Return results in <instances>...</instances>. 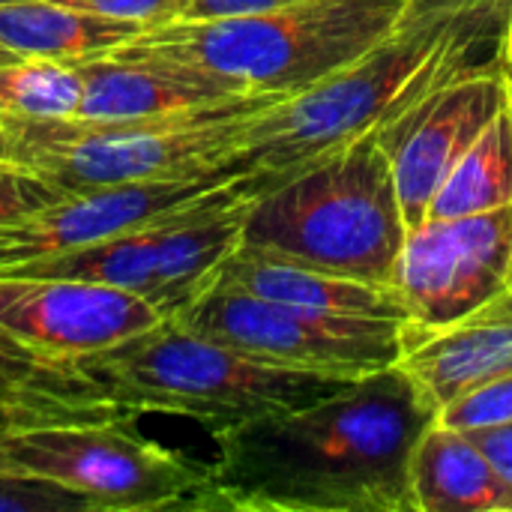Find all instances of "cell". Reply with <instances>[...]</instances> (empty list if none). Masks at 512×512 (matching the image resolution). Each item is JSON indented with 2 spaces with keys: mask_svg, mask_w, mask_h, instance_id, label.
Instances as JSON below:
<instances>
[{
  "mask_svg": "<svg viewBox=\"0 0 512 512\" xmlns=\"http://www.w3.org/2000/svg\"><path fill=\"white\" fill-rule=\"evenodd\" d=\"M438 411L402 366L210 435V512H414L411 459Z\"/></svg>",
  "mask_w": 512,
  "mask_h": 512,
  "instance_id": "obj_1",
  "label": "cell"
},
{
  "mask_svg": "<svg viewBox=\"0 0 512 512\" xmlns=\"http://www.w3.org/2000/svg\"><path fill=\"white\" fill-rule=\"evenodd\" d=\"M507 6L411 0L399 27L375 48L258 111L234 168L249 174L258 192L279 174L381 129L438 81L471 66L474 54L501 36Z\"/></svg>",
  "mask_w": 512,
  "mask_h": 512,
  "instance_id": "obj_2",
  "label": "cell"
},
{
  "mask_svg": "<svg viewBox=\"0 0 512 512\" xmlns=\"http://www.w3.org/2000/svg\"><path fill=\"white\" fill-rule=\"evenodd\" d=\"M408 231L396 174L375 129L264 183L246 213L243 243L393 285Z\"/></svg>",
  "mask_w": 512,
  "mask_h": 512,
  "instance_id": "obj_3",
  "label": "cell"
},
{
  "mask_svg": "<svg viewBox=\"0 0 512 512\" xmlns=\"http://www.w3.org/2000/svg\"><path fill=\"white\" fill-rule=\"evenodd\" d=\"M411 0H309L270 12L177 18L114 48L219 75L243 93L294 96L339 72L408 15Z\"/></svg>",
  "mask_w": 512,
  "mask_h": 512,
  "instance_id": "obj_4",
  "label": "cell"
},
{
  "mask_svg": "<svg viewBox=\"0 0 512 512\" xmlns=\"http://www.w3.org/2000/svg\"><path fill=\"white\" fill-rule=\"evenodd\" d=\"M75 363L120 408L189 417L210 435L291 414L351 384L255 360L192 333L177 318H162L156 327Z\"/></svg>",
  "mask_w": 512,
  "mask_h": 512,
  "instance_id": "obj_5",
  "label": "cell"
},
{
  "mask_svg": "<svg viewBox=\"0 0 512 512\" xmlns=\"http://www.w3.org/2000/svg\"><path fill=\"white\" fill-rule=\"evenodd\" d=\"M285 96L249 93L153 117H6L12 159L36 168L63 192L195 177L234 168L258 111Z\"/></svg>",
  "mask_w": 512,
  "mask_h": 512,
  "instance_id": "obj_6",
  "label": "cell"
},
{
  "mask_svg": "<svg viewBox=\"0 0 512 512\" xmlns=\"http://www.w3.org/2000/svg\"><path fill=\"white\" fill-rule=\"evenodd\" d=\"M135 417L0 429V468L75 489L99 512H210V465L144 438Z\"/></svg>",
  "mask_w": 512,
  "mask_h": 512,
  "instance_id": "obj_7",
  "label": "cell"
},
{
  "mask_svg": "<svg viewBox=\"0 0 512 512\" xmlns=\"http://www.w3.org/2000/svg\"><path fill=\"white\" fill-rule=\"evenodd\" d=\"M255 195L252 177L240 174L189 210L6 273L123 288L168 318L216 282L228 255L243 243V225Z\"/></svg>",
  "mask_w": 512,
  "mask_h": 512,
  "instance_id": "obj_8",
  "label": "cell"
},
{
  "mask_svg": "<svg viewBox=\"0 0 512 512\" xmlns=\"http://www.w3.org/2000/svg\"><path fill=\"white\" fill-rule=\"evenodd\" d=\"M168 318L255 360L342 381H360L402 360L405 321L300 309L222 279Z\"/></svg>",
  "mask_w": 512,
  "mask_h": 512,
  "instance_id": "obj_9",
  "label": "cell"
},
{
  "mask_svg": "<svg viewBox=\"0 0 512 512\" xmlns=\"http://www.w3.org/2000/svg\"><path fill=\"white\" fill-rule=\"evenodd\" d=\"M512 285V204L426 219L405 237L393 288L408 309V327L435 330L459 321Z\"/></svg>",
  "mask_w": 512,
  "mask_h": 512,
  "instance_id": "obj_10",
  "label": "cell"
},
{
  "mask_svg": "<svg viewBox=\"0 0 512 512\" xmlns=\"http://www.w3.org/2000/svg\"><path fill=\"white\" fill-rule=\"evenodd\" d=\"M504 108L507 78L495 42L489 60H474L447 75L378 129L396 174L408 228L429 219V207L453 165Z\"/></svg>",
  "mask_w": 512,
  "mask_h": 512,
  "instance_id": "obj_11",
  "label": "cell"
},
{
  "mask_svg": "<svg viewBox=\"0 0 512 512\" xmlns=\"http://www.w3.org/2000/svg\"><path fill=\"white\" fill-rule=\"evenodd\" d=\"M240 174L243 171L237 168H222L195 177L138 180L69 192L42 210L0 222V273L75 252L162 216L189 210Z\"/></svg>",
  "mask_w": 512,
  "mask_h": 512,
  "instance_id": "obj_12",
  "label": "cell"
},
{
  "mask_svg": "<svg viewBox=\"0 0 512 512\" xmlns=\"http://www.w3.org/2000/svg\"><path fill=\"white\" fill-rule=\"evenodd\" d=\"M165 315L144 297L81 279L0 273V327L63 360L114 348Z\"/></svg>",
  "mask_w": 512,
  "mask_h": 512,
  "instance_id": "obj_13",
  "label": "cell"
},
{
  "mask_svg": "<svg viewBox=\"0 0 512 512\" xmlns=\"http://www.w3.org/2000/svg\"><path fill=\"white\" fill-rule=\"evenodd\" d=\"M399 366L441 414L459 396L512 372V285L477 312L435 330L402 324Z\"/></svg>",
  "mask_w": 512,
  "mask_h": 512,
  "instance_id": "obj_14",
  "label": "cell"
},
{
  "mask_svg": "<svg viewBox=\"0 0 512 512\" xmlns=\"http://www.w3.org/2000/svg\"><path fill=\"white\" fill-rule=\"evenodd\" d=\"M75 66L84 84L75 117L90 120L153 117L210 105L219 99L249 96L219 75L162 57H132L108 51Z\"/></svg>",
  "mask_w": 512,
  "mask_h": 512,
  "instance_id": "obj_15",
  "label": "cell"
},
{
  "mask_svg": "<svg viewBox=\"0 0 512 512\" xmlns=\"http://www.w3.org/2000/svg\"><path fill=\"white\" fill-rule=\"evenodd\" d=\"M216 279L243 288L255 297L300 306V309L408 321V309L393 285L351 279L246 243H240L228 255Z\"/></svg>",
  "mask_w": 512,
  "mask_h": 512,
  "instance_id": "obj_16",
  "label": "cell"
},
{
  "mask_svg": "<svg viewBox=\"0 0 512 512\" xmlns=\"http://www.w3.org/2000/svg\"><path fill=\"white\" fill-rule=\"evenodd\" d=\"M120 414L135 411L111 402L75 360L51 357L0 327V429Z\"/></svg>",
  "mask_w": 512,
  "mask_h": 512,
  "instance_id": "obj_17",
  "label": "cell"
},
{
  "mask_svg": "<svg viewBox=\"0 0 512 512\" xmlns=\"http://www.w3.org/2000/svg\"><path fill=\"white\" fill-rule=\"evenodd\" d=\"M414 512H512L510 486L462 429L429 423L411 459Z\"/></svg>",
  "mask_w": 512,
  "mask_h": 512,
  "instance_id": "obj_18",
  "label": "cell"
},
{
  "mask_svg": "<svg viewBox=\"0 0 512 512\" xmlns=\"http://www.w3.org/2000/svg\"><path fill=\"white\" fill-rule=\"evenodd\" d=\"M141 30L144 24L108 18L57 0L0 6V42L18 57L81 63L126 45Z\"/></svg>",
  "mask_w": 512,
  "mask_h": 512,
  "instance_id": "obj_19",
  "label": "cell"
},
{
  "mask_svg": "<svg viewBox=\"0 0 512 512\" xmlns=\"http://www.w3.org/2000/svg\"><path fill=\"white\" fill-rule=\"evenodd\" d=\"M512 204V117L504 108L441 183L429 219H453Z\"/></svg>",
  "mask_w": 512,
  "mask_h": 512,
  "instance_id": "obj_20",
  "label": "cell"
},
{
  "mask_svg": "<svg viewBox=\"0 0 512 512\" xmlns=\"http://www.w3.org/2000/svg\"><path fill=\"white\" fill-rule=\"evenodd\" d=\"M81 90L75 63L21 57L0 66V114L6 117H75Z\"/></svg>",
  "mask_w": 512,
  "mask_h": 512,
  "instance_id": "obj_21",
  "label": "cell"
},
{
  "mask_svg": "<svg viewBox=\"0 0 512 512\" xmlns=\"http://www.w3.org/2000/svg\"><path fill=\"white\" fill-rule=\"evenodd\" d=\"M0 512H99V507L54 480L0 468Z\"/></svg>",
  "mask_w": 512,
  "mask_h": 512,
  "instance_id": "obj_22",
  "label": "cell"
},
{
  "mask_svg": "<svg viewBox=\"0 0 512 512\" xmlns=\"http://www.w3.org/2000/svg\"><path fill=\"white\" fill-rule=\"evenodd\" d=\"M66 195L69 192H63L57 183L42 177L36 168L12 156H0V222L42 210Z\"/></svg>",
  "mask_w": 512,
  "mask_h": 512,
  "instance_id": "obj_23",
  "label": "cell"
},
{
  "mask_svg": "<svg viewBox=\"0 0 512 512\" xmlns=\"http://www.w3.org/2000/svg\"><path fill=\"white\" fill-rule=\"evenodd\" d=\"M438 420L462 432L512 423V372L459 396L438 414Z\"/></svg>",
  "mask_w": 512,
  "mask_h": 512,
  "instance_id": "obj_24",
  "label": "cell"
},
{
  "mask_svg": "<svg viewBox=\"0 0 512 512\" xmlns=\"http://www.w3.org/2000/svg\"><path fill=\"white\" fill-rule=\"evenodd\" d=\"M66 6H78L87 12H99L108 18H123V21H135L144 27H156V24H168L177 21L186 9V0H57Z\"/></svg>",
  "mask_w": 512,
  "mask_h": 512,
  "instance_id": "obj_25",
  "label": "cell"
},
{
  "mask_svg": "<svg viewBox=\"0 0 512 512\" xmlns=\"http://www.w3.org/2000/svg\"><path fill=\"white\" fill-rule=\"evenodd\" d=\"M309 0H186L180 18H219V15H249V12H270L285 9Z\"/></svg>",
  "mask_w": 512,
  "mask_h": 512,
  "instance_id": "obj_26",
  "label": "cell"
},
{
  "mask_svg": "<svg viewBox=\"0 0 512 512\" xmlns=\"http://www.w3.org/2000/svg\"><path fill=\"white\" fill-rule=\"evenodd\" d=\"M468 435H471L474 444L486 453V459L495 465V471L501 474V480L510 486L512 492V423L474 429V432H468Z\"/></svg>",
  "mask_w": 512,
  "mask_h": 512,
  "instance_id": "obj_27",
  "label": "cell"
},
{
  "mask_svg": "<svg viewBox=\"0 0 512 512\" xmlns=\"http://www.w3.org/2000/svg\"><path fill=\"white\" fill-rule=\"evenodd\" d=\"M498 60H501V69H504V78H507V108H510L512 117V0L507 6L504 30L498 36Z\"/></svg>",
  "mask_w": 512,
  "mask_h": 512,
  "instance_id": "obj_28",
  "label": "cell"
},
{
  "mask_svg": "<svg viewBox=\"0 0 512 512\" xmlns=\"http://www.w3.org/2000/svg\"><path fill=\"white\" fill-rule=\"evenodd\" d=\"M12 60H21V57H18L12 48H6V45L0 42V66H3V63H12Z\"/></svg>",
  "mask_w": 512,
  "mask_h": 512,
  "instance_id": "obj_29",
  "label": "cell"
},
{
  "mask_svg": "<svg viewBox=\"0 0 512 512\" xmlns=\"http://www.w3.org/2000/svg\"><path fill=\"white\" fill-rule=\"evenodd\" d=\"M0 156H9V150H6V135H3V126H0Z\"/></svg>",
  "mask_w": 512,
  "mask_h": 512,
  "instance_id": "obj_30",
  "label": "cell"
},
{
  "mask_svg": "<svg viewBox=\"0 0 512 512\" xmlns=\"http://www.w3.org/2000/svg\"><path fill=\"white\" fill-rule=\"evenodd\" d=\"M450 3H477V0H450ZM483 3H510V0H483Z\"/></svg>",
  "mask_w": 512,
  "mask_h": 512,
  "instance_id": "obj_31",
  "label": "cell"
},
{
  "mask_svg": "<svg viewBox=\"0 0 512 512\" xmlns=\"http://www.w3.org/2000/svg\"><path fill=\"white\" fill-rule=\"evenodd\" d=\"M12 3H30V0H0V6H12Z\"/></svg>",
  "mask_w": 512,
  "mask_h": 512,
  "instance_id": "obj_32",
  "label": "cell"
}]
</instances>
